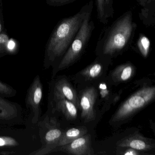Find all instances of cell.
<instances>
[{"label": "cell", "mask_w": 155, "mask_h": 155, "mask_svg": "<svg viewBox=\"0 0 155 155\" xmlns=\"http://www.w3.org/2000/svg\"><path fill=\"white\" fill-rule=\"evenodd\" d=\"M93 9V1L91 0L75 15L58 22L46 45L43 61L45 69L60 61L75 38L84 19L92 13Z\"/></svg>", "instance_id": "cell-1"}, {"label": "cell", "mask_w": 155, "mask_h": 155, "mask_svg": "<svg viewBox=\"0 0 155 155\" xmlns=\"http://www.w3.org/2000/svg\"><path fill=\"white\" fill-rule=\"evenodd\" d=\"M130 10L124 12L105 29L97 42V56L111 59L122 54L130 46L137 25Z\"/></svg>", "instance_id": "cell-2"}, {"label": "cell", "mask_w": 155, "mask_h": 155, "mask_svg": "<svg viewBox=\"0 0 155 155\" xmlns=\"http://www.w3.org/2000/svg\"><path fill=\"white\" fill-rule=\"evenodd\" d=\"M41 147L37 124L28 123L21 129L0 127V155H34Z\"/></svg>", "instance_id": "cell-3"}, {"label": "cell", "mask_w": 155, "mask_h": 155, "mask_svg": "<svg viewBox=\"0 0 155 155\" xmlns=\"http://www.w3.org/2000/svg\"><path fill=\"white\" fill-rule=\"evenodd\" d=\"M91 13L89 14L84 19L69 48L53 69L52 79L58 72L75 63L85 51L95 28L94 21L91 20Z\"/></svg>", "instance_id": "cell-4"}, {"label": "cell", "mask_w": 155, "mask_h": 155, "mask_svg": "<svg viewBox=\"0 0 155 155\" xmlns=\"http://www.w3.org/2000/svg\"><path fill=\"white\" fill-rule=\"evenodd\" d=\"M155 88L147 87L140 89L130 96L120 106L111 119L112 123L127 120L155 98Z\"/></svg>", "instance_id": "cell-5"}, {"label": "cell", "mask_w": 155, "mask_h": 155, "mask_svg": "<svg viewBox=\"0 0 155 155\" xmlns=\"http://www.w3.org/2000/svg\"><path fill=\"white\" fill-rule=\"evenodd\" d=\"M37 125L42 147L34 155H46L51 153L57 148L64 130L60 127L56 118L50 116L48 111L41 117Z\"/></svg>", "instance_id": "cell-6"}, {"label": "cell", "mask_w": 155, "mask_h": 155, "mask_svg": "<svg viewBox=\"0 0 155 155\" xmlns=\"http://www.w3.org/2000/svg\"><path fill=\"white\" fill-rule=\"evenodd\" d=\"M43 85L38 75L34 78L29 87L26 95V106L31 111L28 122L31 125H37L41 117V105L43 97Z\"/></svg>", "instance_id": "cell-7"}, {"label": "cell", "mask_w": 155, "mask_h": 155, "mask_svg": "<svg viewBox=\"0 0 155 155\" xmlns=\"http://www.w3.org/2000/svg\"><path fill=\"white\" fill-rule=\"evenodd\" d=\"M26 123L21 106L0 96V127H12Z\"/></svg>", "instance_id": "cell-8"}, {"label": "cell", "mask_w": 155, "mask_h": 155, "mask_svg": "<svg viewBox=\"0 0 155 155\" xmlns=\"http://www.w3.org/2000/svg\"><path fill=\"white\" fill-rule=\"evenodd\" d=\"M97 91L95 87H88L81 92L78 97L79 108L81 117L86 122H90L96 118L95 105L98 98Z\"/></svg>", "instance_id": "cell-9"}, {"label": "cell", "mask_w": 155, "mask_h": 155, "mask_svg": "<svg viewBox=\"0 0 155 155\" xmlns=\"http://www.w3.org/2000/svg\"><path fill=\"white\" fill-rule=\"evenodd\" d=\"M61 151L75 155H90L94 154L91 147V137L86 134L69 144L56 148L53 152Z\"/></svg>", "instance_id": "cell-10"}, {"label": "cell", "mask_w": 155, "mask_h": 155, "mask_svg": "<svg viewBox=\"0 0 155 155\" xmlns=\"http://www.w3.org/2000/svg\"><path fill=\"white\" fill-rule=\"evenodd\" d=\"M53 97L65 98L73 102L79 107L78 97L70 82L64 78H58L52 88Z\"/></svg>", "instance_id": "cell-11"}, {"label": "cell", "mask_w": 155, "mask_h": 155, "mask_svg": "<svg viewBox=\"0 0 155 155\" xmlns=\"http://www.w3.org/2000/svg\"><path fill=\"white\" fill-rule=\"evenodd\" d=\"M52 109L61 112L66 118L74 120L78 117V107L70 101L65 98L53 97Z\"/></svg>", "instance_id": "cell-12"}, {"label": "cell", "mask_w": 155, "mask_h": 155, "mask_svg": "<svg viewBox=\"0 0 155 155\" xmlns=\"http://www.w3.org/2000/svg\"><path fill=\"white\" fill-rule=\"evenodd\" d=\"M111 59L105 57L97 56L96 60L80 73L86 81H91L98 78L103 72L104 66Z\"/></svg>", "instance_id": "cell-13"}, {"label": "cell", "mask_w": 155, "mask_h": 155, "mask_svg": "<svg viewBox=\"0 0 155 155\" xmlns=\"http://www.w3.org/2000/svg\"><path fill=\"white\" fill-rule=\"evenodd\" d=\"M117 145L120 147L131 148L141 151H146L152 148V145L150 141L137 135L125 138L120 140Z\"/></svg>", "instance_id": "cell-14"}, {"label": "cell", "mask_w": 155, "mask_h": 155, "mask_svg": "<svg viewBox=\"0 0 155 155\" xmlns=\"http://www.w3.org/2000/svg\"><path fill=\"white\" fill-rule=\"evenodd\" d=\"M134 67L131 63H127L117 67L111 77L115 82H123L129 80L133 76Z\"/></svg>", "instance_id": "cell-15"}, {"label": "cell", "mask_w": 155, "mask_h": 155, "mask_svg": "<svg viewBox=\"0 0 155 155\" xmlns=\"http://www.w3.org/2000/svg\"><path fill=\"white\" fill-rule=\"evenodd\" d=\"M87 128L84 127H76L64 130L57 148L69 144L74 140L87 134Z\"/></svg>", "instance_id": "cell-16"}, {"label": "cell", "mask_w": 155, "mask_h": 155, "mask_svg": "<svg viewBox=\"0 0 155 155\" xmlns=\"http://www.w3.org/2000/svg\"><path fill=\"white\" fill-rule=\"evenodd\" d=\"M139 17L146 27H154L155 24V5L142 8L139 13Z\"/></svg>", "instance_id": "cell-17"}, {"label": "cell", "mask_w": 155, "mask_h": 155, "mask_svg": "<svg viewBox=\"0 0 155 155\" xmlns=\"http://www.w3.org/2000/svg\"><path fill=\"white\" fill-rule=\"evenodd\" d=\"M136 46L138 51L143 58H146L148 57L151 46L150 41L148 38L144 34L140 33Z\"/></svg>", "instance_id": "cell-18"}, {"label": "cell", "mask_w": 155, "mask_h": 155, "mask_svg": "<svg viewBox=\"0 0 155 155\" xmlns=\"http://www.w3.org/2000/svg\"><path fill=\"white\" fill-rule=\"evenodd\" d=\"M98 94H99L101 101L104 102V107H108L111 101V91L107 84L105 82H101L98 86Z\"/></svg>", "instance_id": "cell-19"}, {"label": "cell", "mask_w": 155, "mask_h": 155, "mask_svg": "<svg viewBox=\"0 0 155 155\" xmlns=\"http://www.w3.org/2000/svg\"><path fill=\"white\" fill-rule=\"evenodd\" d=\"M17 93L14 88L0 80V96L5 98L13 97Z\"/></svg>", "instance_id": "cell-20"}, {"label": "cell", "mask_w": 155, "mask_h": 155, "mask_svg": "<svg viewBox=\"0 0 155 155\" xmlns=\"http://www.w3.org/2000/svg\"><path fill=\"white\" fill-rule=\"evenodd\" d=\"M9 39V37L6 31H3L0 33V58L8 55V44Z\"/></svg>", "instance_id": "cell-21"}, {"label": "cell", "mask_w": 155, "mask_h": 155, "mask_svg": "<svg viewBox=\"0 0 155 155\" xmlns=\"http://www.w3.org/2000/svg\"><path fill=\"white\" fill-rule=\"evenodd\" d=\"M97 8V16L100 23L107 24L108 21L105 18L104 11V0H95Z\"/></svg>", "instance_id": "cell-22"}, {"label": "cell", "mask_w": 155, "mask_h": 155, "mask_svg": "<svg viewBox=\"0 0 155 155\" xmlns=\"http://www.w3.org/2000/svg\"><path fill=\"white\" fill-rule=\"evenodd\" d=\"M113 4V0H104L105 18L108 21L110 18H113L114 13Z\"/></svg>", "instance_id": "cell-23"}, {"label": "cell", "mask_w": 155, "mask_h": 155, "mask_svg": "<svg viewBox=\"0 0 155 155\" xmlns=\"http://www.w3.org/2000/svg\"><path fill=\"white\" fill-rule=\"evenodd\" d=\"M46 3L51 7H58L73 3L76 0H45Z\"/></svg>", "instance_id": "cell-24"}, {"label": "cell", "mask_w": 155, "mask_h": 155, "mask_svg": "<svg viewBox=\"0 0 155 155\" xmlns=\"http://www.w3.org/2000/svg\"><path fill=\"white\" fill-rule=\"evenodd\" d=\"M18 46L14 40L9 39L8 44V55H14L18 52Z\"/></svg>", "instance_id": "cell-25"}, {"label": "cell", "mask_w": 155, "mask_h": 155, "mask_svg": "<svg viewBox=\"0 0 155 155\" xmlns=\"http://www.w3.org/2000/svg\"><path fill=\"white\" fill-rule=\"evenodd\" d=\"M137 1L142 8L155 5V0H137Z\"/></svg>", "instance_id": "cell-26"}, {"label": "cell", "mask_w": 155, "mask_h": 155, "mask_svg": "<svg viewBox=\"0 0 155 155\" xmlns=\"http://www.w3.org/2000/svg\"><path fill=\"white\" fill-rule=\"evenodd\" d=\"M4 23L2 3H1L0 4V33H1L4 31Z\"/></svg>", "instance_id": "cell-27"}, {"label": "cell", "mask_w": 155, "mask_h": 155, "mask_svg": "<svg viewBox=\"0 0 155 155\" xmlns=\"http://www.w3.org/2000/svg\"><path fill=\"white\" fill-rule=\"evenodd\" d=\"M127 148V149L124 151L123 153H120V154L124 155H137L139 154V153L136 150L133 149L131 148Z\"/></svg>", "instance_id": "cell-28"}, {"label": "cell", "mask_w": 155, "mask_h": 155, "mask_svg": "<svg viewBox=\"0 0 155 155\" xmlns=\"http://www.w3.org/2000/svg\"><path fill=\"white\" fill-rule=\"evenodd\" d=\"M0 3H2V0H0Z\"/></svg>", "instance_id": "cell-29"}]
</instances>
